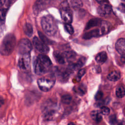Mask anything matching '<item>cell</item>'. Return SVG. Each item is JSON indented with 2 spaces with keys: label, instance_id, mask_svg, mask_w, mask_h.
Wrapping results in <instances>:
<instances>
[{
  "label": "cell",
  "instance_id": "1",
  "mask_svg": "<svg viewBox=\"0 0 125 125\" xmlns=\"http://www.w3.org/2000/svg\"><path fill=\"white\" fill-rule=\"evenodd\" d=\"M33 64L35 73L38 75H42L48 71L52 63L47 56L40 54L35 59Z\"/></svg>",
  "mask_w": 125,
  "mask_h": 125
},
{
  "label": "cell",
  "instance_id": "2",
  "mask_svg": "<svg viewBox=\"0 0 125 125\" xmlns=\"http://www.w3.org/2000/svg\"><path fill=\"white\" fill-rule=\"evenodd\" d=\"M16 44L15 36L13 34H8L3 38L0 46V53L3 56L10 55L13 51Z\"/></svg>",
  "mask_w": 125,
  "mask_h": 125
},
{
  "label": "cell",
  "instance_id": "3",
  "mask_svg": "<svg viewBox=\"0 0 125 125\" xmlns=\"http://www.w3.org/2000/svg\"><path fill=\"white\" fill-rule=\"evenodd\" d=\"M42 108L43 117L46 120H54L59 115L60 106L56 103L52 101H46Z\"/></svg>",
  "mask_w": 125,
  "mask_h": 125
},
{
  "label": "cell",
  "instance_id": "4",
  "mask_svg": "<svg viewBox=\"0 0 125 125\" xmlns=\"http://www.w3.org/2000/svg\"><path fill=\"white\" fill-rule=\"evenodd\" d=\"M41 25L43 31L48 36H54L58 31L56 21L50 15H46L42 18Z\"/></svg>",
  "mask_w": 125,
  "mask_h": 125
},
{
  "label": "cell",
  "instance_id": "5",
  "mask_svg": "<svg viewBox=\"0 0 125 125\" xmlns=\"http://www.w3.org/2000/svg\"><path fill=\"white\" fill-rule=\"evenodd\" d=\"M55 83V77L53 75L41 78L37 81L39 87L43 92H47L51 90Z\"/></svg>",
  "mask_w": 125,
  "mask_h": 125
},
{
  "label": "cell",
  "instance_id": "6",
  "mask_svg": "<svg viewBox=\"0 0 125 125\" xmlns=\"http://www.w3.org/2000/svg\"><path fill=\"white\" fill-rule=\"evenodd\" d=\"M60 13L62 20L65 23H71L72 21L73 16L69 5L67 1H62L61 5Z\"/></svg>",
  "mask_w": 125,
  "mask_h": 125
},
{
  "label": "cell",
  "instance_id": "7",
  "mask_svg": "<svg viewBox=\"0 0 125 125\" xmlns=\"http://www.w3.org/2000/svg\"><path fill=\"white\" fill-rule=\"evenodd\" d=\"M55 2V0H37L33 7L34 13L38 14L44 9L51 6Z\"/></svg>",
  "mask_w": 125,
  "mask_h": 125
},
{
  "label": "cell",
  "instance_id": "8",
  "mask_svg": "<svg viewBox=\"0 0 125 125\" xmlns=\"http://www.w3.org/2000/svg\"><path fill=\"white\" fill-rule=\"evenodd\" d=\"M30 53L21 54L18 61L19 68L23 71L28 70L30 67Z\"/></svg>",
  "mask_w": 125,
  "mask_h": 125
},
{
  "label": "cell",
  "instance_id": "9",
  "mask_svg": "<svg viewBox=\"0 0 125 125\" xmlns=\"http://www.w3.org/2000/svg\"><path fill=\"white\" fill-rule=\"evenodd\" d=\"M32 48V44L30 41L27 39H22L19 42L18 45V51L20 54L30 53Z\"/></svg>",
  "mask_w": 125,
  "mask_h": 125
},
{
  "label": "cell",
  "instance_id": "10",
  "mask_svg": "<svg viewBox=\"0 0 125 125\" xmlns=\"http://www.w3.org/2000/svg\"><path fill=\"white\" fill-rule=\"evenodd\" d=\"M33 43L36 49L40 52L43 54H46L49 52V48L48 46L38 37H34L33 38Z\"/></svg>",
  "mask_w": 125,
  "mask_h": 125
},
{
  "label": "cell",
  "instance_id": "11",
  "mask_svg": "<svg viewBox=\"0 0 125 125\" xmlns=\"http://www.w3.org/2000/svg\"><path fill=\"white\" fill-rule=\"evenodd\" d=\"M112 7L106 3H102L98 8V13L101 16L105 17L110 15L112 12Z\"/></svg>",
  "mask_w": 125,
  "mask_h": 125
},
{
  "label": "cell",
  "instance_id": "12",
  "mask_svg": "<svg viewBox=\"0 0 125 125\" xmlns=\"http://www.w3.org/2000/svg\"><path fill=\"white\" fill-rule=\"evenodd\" d=\"M115 48L117 51L121 55L125 53V40L124 38L119 39L116 42Z\"/></svg>",
  "mask_w": 125,
  "mask_h": 125
},
{
  "label": "cell",
  "instance_id": "13",
  "mask_svg": "<svg viewBox=\"0 0 125 125\" xmlns=\"http://www.w3.org/2000/svg\"><path fill=\"white\" fill-rule=\"evenodd\" d=\"M71 71V70L69 68L65 70L58 69L57 71V75L60 80L62 81H65L68 79Z\"/></svg>",
  "mask_w": 125,
  "mask_h": 125
},
{
  "label": "cell",
  "instance_id": "14",
  "mask_svg": "<svg viewBox=\"0 0 125 125\" xmlns=\"http://www.w3.org/2000/svg\"><path fill=\"white\" fill-rule=\"evenodd\" d=\"M86 58L84 57H82L77 61V62L75 63L72 64L69 66V68L72 71L73 70H77L80 69L85 63Z\"/></svg>",
  "mask_w": 125,
  "mask_h": 125
},
{
  "label": "cell",
  "instance_id": "15",
  "mask_svg": "<svg viewBox=\"0 0 125 125\" xmlns=\"http://www.w3.org/2000/svg\"><path fill=\"white\" fill-rule=\"evenodd\" d=\"M101 33L99 29H95L92 30L89 32H87L85 33L83 38L85 40H88L93 37H97L99 36H101Z\"/></svg>",
  "mask_w": 125,
  "mask_h": 125
},
{
  "label": "cell",
  "instance_id": "16",
  "mask_svg": "<svg viewBox=\"0 0 125 125\" xmlns=\"http://www.w3.org/2000/svg\"><path fill=\"white\" fill-rule=\"evenodd\" d=\"M100 28L99 29L102 35L106 34L108 33L110 29V24L106 21H102L100 24Z\"/></svg>",
  "mask_w": 125,
  "mask_h": 125
},
{
  "label": "cell",
  "instance_id": "17",
  "mask_svg": "<svg viewBox=\"0 0 125 125\" xmlns=\"http://www.w3.org/2000/svg\"><path fill=\"white\" fill-rule=\"evenodd\" d=\"M101 21H102L101 20L98 18L92 19L90 20H89L88 22L87 23L85 29V30H87L92 27L97 26L100 24Z\"/></svg>",
  "mask_w": 125,
  "mask_h": 125
},
{
  "label": "cell",
  "instance_id": "18",
  "mask_svg": "<svg viewBox=\"0 0 125 125\" xmlns=\"http://www.w3.org/2000/svg\"><path fill=\"white\" fill-rule=\"evenodd\" d=\"M107 59V54L105 51H102L97 54L95 57V60L98 63H104Z\"/></svg>",
  "mask_w": 125,
  "mask_h": 125
},
{
  "label": "cell",
  "instance_id": "19",
  "mask_svg": "<svg viewBox=\"0 0 125 125\" xmlns=\"http://www.w3.org/2000/svg\"><path fill=\"white\" fill-rule=\"evenodd\" d=\"M74 91L75 93L80 95H83L86 92V86L83 83L76 85L74 87Z\"/></svg>",
  "mask_w": 125,
  "mask_h": 125
},
{
  "label": "cell",
  "instance_id": "20",
  "mask_svg": "<svg viewBox=\"0 0 125 125\" xmlns=\"http://www.w3.org/2000/svg\"><path fill=\"white\" fill-rule=\"evenodd\" d=\"M90 116L92 119L96 123H100L103 119L102 113L98 110L92 111L90 113Z\"/></svg>",
  "mask_w": 125,
  "mask_h": 125
},
{
  "label": "cell",
  "instance_id": "21",
  "mask_svg": "<svg viewBox=\"0 0 125 125\" xmlns=\"http://www.w3.org/2000/svg\"><path fill=\"white\" fill-rule=\"evenodd\" d=\"M54 57L58 63L60 64H63L65 63V58L64 57L63 53H62L58 51H54Z\"/></svg>",
  "mask_w": 125,
  "mask_h": 125
},
{
  "label": "cell",
  "instance_id": "22",
  "mask_svg": "<svg viewBox=\"0 0 125 125\" xmlns=\"http://www.w3.org/2000/svg\"><path fill=\"white\" fill-rule=\"evenodd\" d=\"M121 77V75L119 72L117 71H113L111 72L107 75V79L110 81L116 82L118 81Z\"/></svg>",
  "mask_w": 125,
  "mask_h": 125
},
{
  "label": "cell",
  "instance_id": "23",
  "mask_svg": "<svg viewBox=\"0 0 125 125\" xmlns=\"http://www.w3.org/2000/svg\"><path fill=\"white\" fill-rule=\"evenodd\" d=\"M23 31L24 33L28 37H30L32 36L33 32V27L31 24L26 23L23 26Z\"/></svg>",
  "mask_w": 125,
  "mask_h": 125
},
{
  "label": "cell",
  "instance_id": "24",
  "mask_svg": "<svg viewBox=\"0 0 125 125\" xmlns=\"http://www.w3.org/2000/svg\"><path fill=\"white\" fill-rule=\"evenodd\" d=\"M63 54L65 59L68 60H72L76 56V53L73 51H68L63 52Z\"/></svg>",
  "mask_w": 125,
  "mask_h": 125
},
{
  "label": "cell",
  "instance_id": "25",
  "mask_svg": "<svg viewBox=\"0 0 125 125\" xmlns=\"http://www.w3.org/2000/svg\"><path fill=\"white\" fill-rule=\"evenodd\" d=\"M125 94V90L124 86H119L116 90V95L119 98H122L124 97Z\"/></svg>",
  "mask_w": 125,
  "mask_h": 125
},
{
  "label": "cell",
  "instance_id": "26",
  "mask_svg": "<svg viewBox=\"0 0 125 125\" xmlns=\"http://www.w3.org/2000/svg\"><path fill=\"white\" fill-rule=\"evenodd\" d=\"M70 4L74 9H79L83 6V2L81 0H71Z\"/></svg>",
  "mask_w": 125,
  "mask_h": 125
},
{
  "label": "cell",
  "instance_id": "27",
  "mask_svg": "<svg viewBox=\"0 0 125 125\" xmlns=\"http://www.w3.org/2000/svg\"><path fill=\"white\" fill-rule=\"evenodd\" d=\"M38 34L39 35V37L41 40V41L44 42L45 44H51L53 43V42L52 41H50L49 39H48L45 35H44L41 32L39 31L38 32Z\"/></svg>",
  "mask_w": 125,
  "mask_h": 125
},
{
  "label": "cell",
  "instance_id": "28",
  "mask_svg": "<svg viewBox=\"0 0 125 125\" xmlns=\"http://www.w3.org/2000/svg\"><path fill=\"white\" fill-rule=\"evenodd\" d=\"M72 100V97L69 94H65L62 97L61 101L64 104H69Z\"/></svg>",
  "mask_w": 125,
  "mask_h": 125
},
{
  "label": "cell",
  "instance_id": "29",
  "mask_svg": "<svg viewBox=\"0 0 125 125\" xmlns=\"http://www.w3.org/2000/svg\"><path fill=\"white\" fill-rule=\"evenodd\" d=\"M8 9L6 8H1L0 9V21H4L5 19Z\"/></svg>",
  "mask_w": 125,
  "mask_h": 125
},
{
  "label": "cell",
  "instance_id": "30",
  "mask_svg": "<svg viewBox=\"0 0 125 125\" xmlns=\"http://www.w3.org/2000/svg\"><path fill=\"white\" fill-rule=\"evenodd\" d=\"M85 71H86V70L84 68L81 69L79 70V71L78 72V74H77V75L76 78L77 82H79L81 80V78L84 75V74L85 73Z\"/></svg>",
  "mask_w": 125,
  "mask_h": 125
},
{
  "label": "cell",
  "instance_id": "31",
  "mask_svg": "<svg viewBox=\"0 0 125 125\" xmlns=\"http://www.w3.org/2000/svg\"><path fill=\"white\" fill-rule=\"evenodd\" d=\"M64 28L69 34H72L74 33L73 28L70 23H65Z\"/></svg>",
  "mask_w": 125,
  "mask_h": 125
},
{
  "label": "cell",
  "instance_id": "32",
  "mask_svg": "<svg viewBox=\"0 0 125 125\" xmlns=\"http://www.w3.org/2000/svg\"><path fill=\"white\" fill-rule=\"evenodd\" d=\"M100 112L103 115H108L110 112V109L107 106H103L101 107Z\"/></svg>",
  "mask_w": 125,
  "mask_h": 125
},
{
  "label": "cell",
  "instance_id": "33",
  "mask_svg": "<svg viewBox=\"0 0 125 125\" xmlns=\"http://www.w3.org/2000/svg\"><path fill=\"white\" fill-rule=\"evenodd\" d=\"M109 122L111 124H115L117 123V120L116 119V117L115 115H112L109 117Z\"/></svg>",
  "mask_w": 125,
  "mask_h": 125
},
{
  "label": "cell",
  "instance_id": "34",
  "mask_svg": "<svg viewBox=\"0 0 125 125\" xmlns=\"http://www.w3.org/2000/svg\"><path fill=\"white\" fill-rule=\"evenodd\" d=\"M103 97V93L102 91H98L95 95V100L98 101V100H100Z\"/></svg>",
  "mask_w": 125,
  "mask_h": 125
},
{
  "label": "cell",
  "instance_id": "35",
  "mask_svg": "<svg viewBox=\"0 0 125 125\" xmlns=\"http://www.w3.org/2000/svg\"><path fill=\"white\" fill-rule=\"evenodd\" d=\"M118 9L119 10H120L121 12L124 13L125 12V4L124 3H121L119 5V7H118Z\"/></svg>",
  "mask_w": 125,
  "mask_h": 125
},
{
  "label": "cell",
  "instance_id": "36",
  "mask_svg": "<svg viewBox=\"0 0 125 125\" xmlns=\"http://www.w3.org/2000/svg\"><path fill=\"white\" fill-rule=\"evenodd\" d=\"M4 26L3 24L0 25V38L2 36V35L3 34L4 32Z\"/></svg>",
  "mask_w": 125,
  "mask_h": 125
},
{
  "label": "cell",
  "instance_id": "37",
  "mask_svg": "<svg viewBox=\"0 0 125 125\" xmlns=\"http://www.w3.org/2000/svg\"><path fill=\"white\" fill-rule=\"evenodd\" d=\"M97 2L100 4L104 3H106L108 1V0H95Z\"/></svg>",
  "mask_w": 125,
  "mask_h": 125
},
{
  "label": "cell",
  "instance_id": "38",
  "mask_svg": "<svg viewBox=\"0 0 125 125\" xmlns=\"http://www.w3.org/2000/svg\"><path fill=\"white\" fill-rule=\"evenodd\" d=\"M4 103V100L2 97L0 96V107H1Z\"/></svg>",
  "mask_w": 125,
  "mask_h": 125
},
{
  "label": "cell",
  "instance_id": "39",
  "mask_svg": "<svg viewBox=\"0 0 125 125\" xmlns=\"http://www.w3.org/2000/svg\"><path fill=\"white\" fill-rule=\"evenodd\" d=\"M5 2V0H0V6H2Z\"/></svg>",
  "mask_w": 125,
  "mask_h": 125
},
{
  "label": "cell",
  "instance_id": "40",
  "mask_svg": "<svg viewBox=\"0 0 125 125\" xmlns=\"http://www.w3.org/2000/svg\"><path fill=\"white\" fill-rule=\"evenodd\" d=\"M122 57H121V61L123 62V63L125 62V54L123 55H121Z\"/></svg>",
  "mask_w": 125,
  "mask_h": 125
},
{
  "label": "cell",
  "instance_id": "41",
  "mask_svg": "<svg viewBox=\"0 0 125 125\" xmlns=\"http://www.w3.org/2000/svg\"><path fill=\"white\" fill-rule=\"evenodd\" d=\"M61 1H66V0H61Z\"/></svg>",
  "mask_w": 125,
  "mask_h": 125
},
{
  "label": "cell",
  "instance_id": "42",
  "mask_svg": "<svg viewBox=\"0 0 125 125\" xmlns=\"http://www.w3.org/2000/svg\"><path fill=\"white\" fill-rule=\"evenodd\" d=\"M123 0V1H125V0Z\"/></svg>",
  "mask_w": 125,
  "mask_h": 125
}]
</instances>
